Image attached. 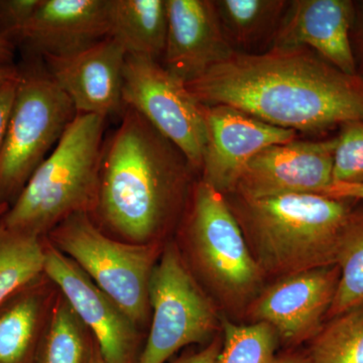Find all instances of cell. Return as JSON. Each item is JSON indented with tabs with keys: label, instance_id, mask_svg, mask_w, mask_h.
Instances as JSON below:
<instances>
[{
	"label": "cell",
	"instance_id": "obj_1",
	"mask_svg": "<svg viewBox=\"0 0 363 363\" xmlns=\"http://www.w3.org/2000/svg\"><path fill=\"white\" fill-rule=\"evenodd\" d=\"M186 86L205 106L227 105L297 133L363 121V81L345 75L308 48L234 52Z\"/></svg>",
	"mask_w": 363,
	"mask_h": 363
},
{
	"label": "cell",
	"instance_id": "obj_2",
	"mask_svg": "<svg viewBox=\"0 0 363 363\" xmlns=\"http://www.w3.org/2000/svg\"><path fill=\"white\" fill-rule=\"evenodd\" d=\"M194 171L175 145L125 107L104 143L91 213L126 242L156 243L180 210Z\"/></svg>",
	"mask_w": 363,
	"mask_h": 363
},
{
	"label": "cell",
	"instance_id": "obj_3",
	"mask_svg": "<svg viewBox=\"0 0 363 363\" xmlns=\"http://www.w3.org/2000/svg\"><path fill=\"white\" fill-rule=\"evenodd\" d=\"M238 198L229 206L252 240L262 272L286 277L337 264L353 216L347 200L320 194Z\"/></svg>",
	"mask_w": 363,
	"mask_h": 363
},
{
	"label": "cell",
	"instance_id": "obj_4",
	"mask_svg": "<svg viewBox=\"0 0 363 363\" xmlns=\"http://www.w3.org/2000/svg\"><path fill=\"white\" fill-rule=\"evenodd\" d=\"M105 121L91 114L76 116L0 217L2 226L45 238L72 215L91 213L99 185Z\"/></svg>",
	"mask_w": 363,
	"mask_h": 363
},
{
	"label": "cell",
	"instance_id": "obj_5",
	"mask_svg": "<svg viewBox=\"0 0 363 363\" xmlns=\"http://www.w3.org/2000/svg\"><path fill=\"white\" fill-rule=\"evenodd\" d=\"M48 241L87 274L135 326L150 313V281L157 243L135 245L109 238L88 213H76L48 234Z\"/></svg>",
	"mask_w": 363,
	"mask_h": 363
},
{
	"label": "cell",
	"instance_id": "obj_6",
	"mask_svg": "<svg viewBox=\"0 0 363 363\" xmlns=\"http://www.w3.org/2000/svg\"><path fill=\"white\" fill-rule=\"evenodd\" d=\"M13 111L0 152V204L11 205L51 154L76 113L44 63L20 68Z\"/></svg>",
	"mask_w": 363,
	"mask_h": 363
},
{
	"label": "cell",
	"instance_id": "obj_7",
	"mask_svg": "<svg viewBox=\"0 0 363 363\" xmlns=\"http://www.w3.org/2000/svg\"><path fill=\"white\" fill-rule=\"evenodd\" d=\"M124 107L140 113L201 172L207 143L203 105L180 78L157 60L126 55L123 66Z\"/></svg>",
	"mask_w": 363,
	"mask_h": 363
},
{
	"label": "cell",
	"instance_id": "obj_8",
	"mask_svg": "<svg viewBox=\"0 0 363 363\" xmlns=\"http://www.w3.org/2000/svg\"><path fill=\"white\" fill-rule=\"evenodd\" d=\"M150 305L152 327L138 363H164L181 348L206 341L218 323L211 301L172 245L150 277Z\"/></svg>",
	"mask_w": 363,
	"mask_h": 363
},
{
	"label": "cell",
	"instance_id": "obj_9",
	"mask_svg": "<svg viewBox=\"0 0 363 363\" xmlns=\"http://www.w3.org/2000/svg\"><path fill=\"white\" fill-rule=\"evenodd\" d=\"M187 230L198 266L221 293L242 298L259 285L262 271L233 210L223 194L203 180L194 189Z\"/></svg>",
	"mask_w": 363,
	"mask_h": 363
},
{
	"label": "cell",
	"instance_id": "obj_10",
	"mask_svg": "<svg viewBox=\"0 0 363 363\" xmlns=\"http://www.w3.org/2000/svg\"><path fill=\"white\" fill-rule=\"evenodd\" d=\"M337 138L292 140L266 147L243 169L233 192L243 199L320 194L333 183Z\"/></svg>",
	"mask_w": 363,
	"mask_h": 363
},
{
	"label": "cell",
	"instance_id": "obj_11",
	"mask_svg": "<svg viewBox=\"0 0 363 363\" xmlns=\"http://www.w3.org/2000/svg\"><path fill=\"white\" fill-rule=\"evenodd\" d=\"M207 143L202 180L233 192L243 169L266 147L297 140V131L277 128L227 105L205 106Z\"/></svg>",
	"mask_w": 363,
	"mask_h": 363
},
{
	"label": "cell",
	"instance_id": "obj_12",
	"mask_svg": "<svg viewBox=\"0 0 363 363\" xmlns=\"http://www.w3.org/2000/svg\"><path fill=\"white\" fill-rule=\"evenodd\" d=\"M44 274L59 286L65 300L99 345L105 363H133L136 326L125 313L65 255L45 240Z\"/></svg>",
	"mask_w": 363,
	"mask_h": 363
},
{
	"label": "cell",
	"instance_id": "obj_13",
	"mask_svg": "<svg viewBox=\"0 0 363 363\" xmlns=\"http://www.w3.org/2000/svg\"><path fill=\"white\" fill-rule=\"evenodd\" d=\"M339 278L337 264L283 277L253 302L252 316L271 325L286 345H298L321 329Z\"/></svg>",
	"mask_w": 363,
	"mask_h": 363
},
{
	"label": "cell",
	"instance_id": "obj_14",
	"mask_svg": "<svg viewBox=\"0 0 363 363\" xmlns=\"http://www.w3.org/2000/svg\"><path fill=\"white\" fill-rule=\"evenodd\" d=\"M126 55L123 45L108 37L71 56L42 60L52 81L71 100L76 113L106 119L125 108L123 76Z\"/></svg>",
	"mask_w": 363,
	"mask_h": 363
},
{
	"label": "cell",
	"instance_id": "obj_15",
	"mask_svg": "<svg viewBox=\"0 0 363 363\" xmlns=\"http://www.w3.org/2000/svg\"><path fill=\"white\" fill-rule=\"evenodd\" d=\"M168 33L164 67L187 84L235 52L227 40L214 1L166 0Z\"/></svg>",
	"mask_w": 363,
	"mask_h": 363
},
{
	"label": "cell",
	"instance_id": "obj_16",
	"mask_svg": "<svg viewBox=\"0 0 363 363\" xmlns=\"http://www.w3.org/2000/svg\"><path fill=\"white\" fill-rule=\"evenodd\" d=\"M353 4L348 0L289 2L276 32L277 48H308L348 76H357L350 42Z\"/></svg>",
	"mask_w": 363,
	"mask_h": 363
},
{
	"label": "cell",
	"instance_id": "obj_17",
	"mask_svg": "<svg viewBox=\"0 0 363 363\" xmlns=\"http://www.w3.org/2000/svg\"><path fill=\"white\" fill-rule=\"evenodd\" d=\"M111 0H42L18 44L40 58L67 57L106 39Z\"/></svg>",
	"mask_w": 363,
	"mask_h": 363
},
{
	"label": "cell",
	"instance_id": "obj_18",
	"mask_svg": "<svg viewBox=\"0 0 363 363\" xmlns=\"http://www.w3.org/2000/svg\"><path fill=\"white\" fill-rule=\"evenodd\" d=\"M109 37L130 55L164 56L168 33L166 0H111Z\"/></svg>",
	"mask_w": 363,
	"mask_h": 363
},
{
	"label": "cell",
	"instance_id": "obj_19",
	"mask_svg": "<svg viewBox=\"0 0 363 363\" xmlns=\"http://www.w3.org/2000/svg\"><path fill=\"white\" fill-rule=\"evenodd\" d=\"M39 279L0 305V363L32 360L47 300Z\"/></svg>",
	"mask_w": 363,
	"mask_h": 363
},
{
	"label": "cell",
	"instance_id": "obj_20",
	"mask_svg": "<svg viewBox=\"0 0 363 363\" xmlns=\"http://www.w3.org/2000/svg\"><path fill=\"white\" fill-rule=\"evenodd\" d=\"M44 238L0 224V305L44 274Z\"/></svg>",
	"mask_w": 363,
	"mask_h": 363
},
{
	"label": "cell",
	"instance_id": "obj_21",
	"mask_svg": "<svg viewBox=\"0 0 363 363\" xmlns=\"http://www.w3.org/2000/svg\"><path fill=\"white\" fill-rule=\"evenodd\" d=\"M288 1L281 0H219L214 1L227 40L241 45L262 39L278 28Z\"/></svg>",
	"mask_w": 363,
	"mask_h": 363
},
{
	"label": "cell",
	"instance_id": "obj_22",
	"mask_svg": "<svg viewBox=\"0 0 363 363\" xmlns=\"http://www.w3.org/2000/svg\"><path fill=\"white\" fill-rule=\"evenodd\" d=\"M305 357V363H363V305L332 318Z\"/></svg>",
	"mask_w": 363,
	"mask_h": 363
},
{
	"label": "cell",
	"instance_id": "obj_23",
	"mask_svg": "<svg viewBox=\"0 0 363 363\" xmlns=\"http://www.w3.org/2000/svg\"><path fill=\"white\" fill-rule=\"evenodd\" d=\"M337 266V290L327 317L339 316L363 305V215L353 214L344 235Z\"/></svg>",
	"mask_w": 363,
	"mask_h": 363
},
{
	"label": "cell",
	"instance_id": "obj_24",
	"mask_svg": "<svg viewBox=\"0 0 363 363\" xmlns=\"http://www.w3.org/2000/svg\"><path fill=\"white\" fill-rule=\"evenodd\" d=\"M224 343L216 363H274L278 334L266 322L236 325L224 319Z\"/></svg>",
	"mask_w": 363,
	"mask_h": 363
},
{
	"label": "cell",
	"instance_id": "obj_25",
	"mask_svg": "<svg viewBox=\"0 0 363 363\" xmlns=\"http://www.w3.org/2000/svg\"><path fill=\"white\" fill-rule=\"evenodd\" d=\"M84 325L64 298L52 310L45 333L42 363H83Z\"/></svg>",
	"mask_w": 363,
	"mask_h": 363
},
{
	"label": "cell",
	"instance_id": "obj_26",
	"mask_svg": "<svg viewBox=\"0 0 363 363\" xmlns=\"http://www.w3.org/2000/svg\"><path fill=\"white\" fill-rule=\"evenodd\" d=\"M333 183H363L362 121L342 124L334 155Z\"/></svg>",
	"mask_w": 363,
	"mask_h": 363
},
{
	"label": "cell",
	"instance_id": "obj_27",
	"mask_svg": "<svg viewBox=\"0 0 363 363\" xmlns=\"http://www.w3.org/2000/svg\"><path fill=\"white\" fill-rule=\"evenodd\" d=\"M42 0H0V35L16 45Z\"/></svg>",
	"mask_w": 363,
	"mask_h": 363
},
{
	"label": "cell",
	"instance_id": "obj_28",
	"mask_svg": "<svg viewBox=\"0 0 363 363\" xmlns=\"http://www.w3.org/2000/svg\"><path fill=\"white\" fill-rule=\"evenodd\" d=\"M18 79L0 88V152H1L2 145L6 140Z\"/></svg>",
	"mask_w": 363,
	"mask_h": 363
},
{
	"label": "cell",
	"instance_id": "obj_29",
	"mask_svg": "<svg viewBox=\"0 0 363 363\" xmlns=\"http://www.w3.org/2000/svg\"><path fill=\"white\" fill-rule=\"evenodd\" d=\"M324 196L342 200H363V183L341 184L332 183L326 190Z\"/></svg>",
	"mask_w": 363,
	"mask_h": 363
},
{
	"label": "cell",
	"instance_id": "obj_30",
	"mask_svg": "<svg viewBox=\"0 0 363 363\" xmlns=\"http://www.w3.org/2000/svg\"><path fill=\"white\" fill-rule=\"evenodd\" d=\"M221 347L220 339H215L204 350L194 354L182 357L178 362L174 363H216Z\"/></svg>",
	"mask_w": 363,
	"mask_h": 363
},
{
	"label": "cell",
	"instance_id": "obj_31",
	"mask_svg": "<svg viewBox=\"0 0 363 363\" xmlns=\"http://www.w3.org/2000/svg\"><path fill=\"white\" fill-rule=\"evenodd\" d=\"M21 70L14 64L0 63V88L20 78Z\"/></svg>",
	"mask_w": 363,
	"mask_h": 363
},
{
	"label": "cell",
	"instance_id": "obj_32",
	"mask_svg": "<svg viewBox=\"0 0 363 363\" xmlns=\"http://www.w3.org/2000/svg\"><path fill=\"white\" fill-rule=\"evenodd\" d=\"M16 45L0 35V63L14 64Z\"/></svg>",
	"mask_w": 363,
	"mask_h": 363
},
{
	"label": "cell",
	"instance_id": "obj_33",
	"mask_svg": "<svg viewBox=\"0 0 363 363\" xmlns=\"http://www.w3.org/2000/svg\"><path fill=\"white\" fill-rule=\"evenodd\" d=\"M306 357L303 353L286 352L277 357L274 363H305Z\"/></svg>",
	"mask_w": 363,
	"mask_h": 363
},
{
	"label": "cell",
	"instance_id": "obj_34",
	"mask_svg": "<svg viewBox=\"0 0 363 363\" xmlns=\"http://www.w3.org/2000/svg\"><path fill=\"white\" fill-rule=\"evenodd\" d=\"M89 363H105L104 358H102L100 352L94 353V354L91 357Z\"/></svg>",
	"mask_w": 363,
	"mask_h": 363
},
{
	"label": "cell",
	"instance_id": "obj_35",
	"mask_svg": "<svg viewBox=\"0 0 363 363\" xmlns=\"http://www.w3.org/2000/svg\"><path fill=\"white\" fill-rule=\"evenodd\" d=\"M9 207H11V205L6 204V203L0 204V217L4 216L9 211Z\"/></svg>",
	"mask_w": 363,
	"mask_h": 363
},
{
	"label": "cell",
	"instance_id": "obj_36",
	"mask_svg": "<svg viewBox=\"0 0 363 363\" xmlns=\"http://www.w3.org/2000/svg\"><path fill=\"white\" fill-rule=\"evenodd\" d=\"M360 38H362V57H363V9L362 16V33H360ZM363 63V61H362Z\"/></svg>",
	"mask_w": 363,
	"mask_h": 363
}]
</instances>
